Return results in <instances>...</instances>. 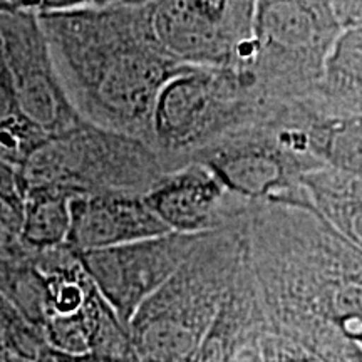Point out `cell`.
Instances as JSON below:
<instances>
[{"mask_svg": "<svg viewBox=\"0 0 362 362\" xmlns=\"http://www.w3.org/2000/svg\"><path fill=\"white\" fill-rule=\"evenodd\" d=\"M245 228L267 327L319 362H362V250L302 187L248 203Z\"/></svg>", "mask_w": 362, "mask_h": 362, "instance_id": "6da1fadb", "label": "cell"}, {"mask_svg": "<svg viewBox=\"0 0 362 362\" xmlns=\"http://www.w3.org/2000/svg\"><path fill=\"white\" fill-rule=\"evenodd\" d=\"M39 22L79 116L148 143L158 94L185 66L153 40L143 0L39 16Z\"/></svg>", "mask_w": 362, "mask_h": 362, "instance_id": "7a4b0ae2", "label": "cell"}, {"mask_svg": "<svg viewBox=\"0 0 362 362\" xmlns=\"http://www.w3.org/2000/svg\"><path fill=\"white\" fill-rule=\"evenodd\" d=\"M248 210V206H247ZM247 211L203 235L185 264L148 297L129 322L141 362H193L247 250Z\"/></svg>", "mask_w": 362, "mask_h": 362, "instance_id": "3957f363", "label": "cell"}, {"mask_svg": "<svg viewBox=\"0 0 362 362\" xmlns=\"http://www.w3.org/2000/svg\"><path fill=\"white\" fill-rule=\"evenodd\" d=\"M342 30L332 0H257L252 54L237 74L262 103H305Z\"/></svg>", "mask_w": 362, "mask_h": 362, "instance_id": "277c9868", "label": "cell"}, {"mask_svg": "<svg viewBox=\"0 0 362 362\" xmlns=\"http://www.w3.org/2000/svg\"><path fill=\"white\" fill-rule=\"evenodd\" d=\"M233 197L267 202L302 187V178L325 168L310 149L304 103H267L259 119L221 136L194 158Z\"/></svg>", "mask_w": 362, "mask_h": 362, "instance_id": "5b68a950", "label": "cell"}, {"mask_svg": "<svg viewBox=\"0 0 362 362\" xmlns=\"http://www.w3.org/2000/svg\"><path fill=\"white\" fill-rule=\"evenodd\" d=\"M265 104L235 71L185 66L158 94L148 143L171 173L221 136L259 119Z\"/></svg>", "mask_w": 362, "mask_h": 362, "instance_id": "8992f818", "label": "cell"}, {"mask_svg": "<svg viewBox=\"0 0 362 362\" xmlns=\"http://www.w3.org/2000/svg\"><path fill=\"white\" fill-rule=\"evenodd\" d=\"M170 173L144 139L83 121L51 138L21 171L27 187H51L74 197L144 194Z\"/></svg>", "mask_w": 362, "mask_h": 362, "instance_id": "52a82bcc", "label": "cell"}, {"mask_svg": "<svg viewBox=\"0 0 362 362\" xmlns=\"http://www.w3.org/2000/svg\"><path fill=\"white\" fill-rule=\"evenodd\" d=\"M257 0H143L149 34L183 66L242 71L252 54Z\"/></svg>", "mask_w": 362, "mask_h": 362, "instance_id": "ba28073f", "label": "cell"}, {"mask_svg": "<svg viewBox=\"0 0 362 362\" xmlns=\"http://www.w3.org/2000/svg\"><path fill=\"white\" fill-rule=\"evenodd\" d=\"M0 39L22 115L49 138L78 128L84 119L59 79L39 17L0 11Z\"/></svg>", "mask_w": 362, "mask_h": 362, "instance_id": "9c48e42d", "label": "cell"}, {"mask_svg": "<svg viewBox=\"0 0 362 362\" xmlns=\"http://www.w3.org/2000/svg\"><path fill=\"white\" fill-rule=\"evenodd\" d=\"M203 235L170 232L78 255L101 296L129 327L139 305L185 264Z\"/></svg>", "mask_w": 362, "mask_h": 362, "instance_id": "30bf717a", "label": "cell"}, {"mask_svg": "<svg viewBox=\"0 0 362 362\" xmlns=\"http://www.w3.org/2000/svg\"><path fill=\"white\" fill-rule=\"evenodd\" d=\"M149 210L176 233H206L237 223L248 202L233 197L202 163L171 171L144 194Z\"/></svg>", "mask_w": 362, "mask_h": 362, "instance_id": "8fae6325", "label": "cell"}, {"mask_svg": "<svg viewBox=\"0 0 362 362\" xmlns=\"http://www.w3.org/2000/svg\"><path fill=\"white\" fill-rule=\"evenodd\" d=\"M170 233L141 194L107 193L74 197L67 245L78 253L106 250Z\"/></svg>", "mask_w": 362, "mask_h": 362, "instance_id": "7c38bea8", "label": "cell"}, {"mask_svg": "<svg viewBox=\"0 0 362 362\" xmlns=\"http://www.w3.org/2000/svg\"><path fill=\"white\" fill-rule=\"evenodd\" d=\"M267 319L253 275L248 243L237 277L206 330L193 362H233L242 349L259 344Z\"/></svg>", "mask_w": 362, "mask_h": 362, "instance_id": "4fadbf2b", "label": "cell"}, {"mask_svg": "<svg viewBox=\"0 0 362 362\" xmlns=\"http://www.w3.org/2000/svg\"><path fill=\"white\" fill-rule=\"evenodd\" d=\"M317 115H362V25L346 27L330 51L322 78L304 103Z\"/></svg>", "mask_w": 362, "mask_h": 362, "instance_id": "5bb4252c", "label": "cell"}, {"mask_svg": "<svg viewBox=\"0 0 362 362\" xmlns=\"http://www.w3.org/2000/svg\"><path fill=\"white\" fill-rule=\"evenodd\" d=\"M302 188L317 214L362 250V176L325 166L304 176Z\"/></svg>", "mask_w": 362, "mask_h": 362, "instance_id": "9a60e30c", "label": "cell"}, {"mask_svg": "<svg viewBox=\"0 0 362 362\" xmlns=\"http://www.w3.org/2000/svg\"><path fill=\"white\" fill-rule=\"evenodd\" d=\"M71 200L66 192L51 187H27L19 237L30 250L64 245L71 228Z\"/></svg>", "mask_w": 362, "mask_h": 362, "instance_id": "2e32d148", "label": "cell"}, {"mask_svg": "<svg viewBox=\"0 0 362 362\" xmlns=\"http://www.w3.org/2000/svg\"><path fill=\"white\" fill-rule=\"evenodd\" d=\"M307 134L324 166L362 176V115L330 117L307 107Z\"/></svg>", "mask_w": 362, "mask_h": 362, "instance_id": "e0dca14e", "label": "cell"}, {"mask_svg": "<svg viewBox=\"0 0 362 362\" xmlns=\"http://www.w3.org/2000/svg\"><path fill=\"white\" fill-rule=\"evenodd\" d=\"M51 354L42 330L0 293V362H40Z\"/></svg>", "mask_w": 362, "mask_h": 362, "instance_id": "ac0fdd59", "label": "cell"}, {"mask_svg": "<svg viewBox=\"0 0 362 362\" xmlns=\"http://www.w3.org/2000/svg\"><path fill=\"white\" fill-rule=\"evenodd\" d=\"M104 297L98 287L90 292L88 302L79 312L71 315L51 317L44 325V336L52 351L62 354H84L90 351L93 319Z\"/></svg>", "mask_w": 362, "mask_h": 362, "instance_id": "d6986e66", "label": "cell"}, {"mask_svg": "<svg viewBox=\"0 0 362 362\" xmlns=\"http://www.w3.org/2000/svg\"><path fill=\"white\" fill-rule=\"evenodd\" d=\"M88 7L89 0H7L6 4V11L33 13L37 17L74 12Z\"/></svg>", "mask_w": 362, "mask_h": 362, "instance_id": "ffe728a7", "label": "cell"}, {"mask_svg": "<svg viewBox=\"0 0 362 362\" xmlns=\"http://www.w3.org/2000/svg\"><path fill=\"white\" fill-rule=\"evenodd\" d=\"M21 115L22 112L19 103H17L12 74L8 69L6 52H4L2 39H0V124H6Z\"/></svg>", "mask_w": 362, "mask_h": 362, "instance_id": "44dd1931", "label": "cell"}, {"mask_svg": "<svg viewBox=\"0 0 362 362\" xmlns=\"http://www.w3.org/2000/svg\"><path fill=\"white\" fill-rule=\"evenodd\" d=\"M25 185L21 171L16 170L8 163L0 160V200L6 202L13 210H24Z\"/></svg>", "mask_w": 362, "mask_h": 362, "instance_id": "7402d4cb", "label": "cell"}, {"mask_svg": "<svg viewBox=\"0 0 362 362\" xmlns=\"http://www.w3.org/2000/svg\"><path fill=\"white\" fill-rule=\"evenodd\" d=\"M344 29L362 25V0H332Z\"/></svg>", "mask_w": 362, "mask_h": 362, "instance_id": "603a6c76", "label": "cell"}, {"mask_svg": "<svg viewBox=\"0 0 362 362\" xmlns=\"http://www.w3.org/2000/svg\"><path fill=\"white\" fill-rule=\"evenodd\" d=\"M54 359L57 362H141L139 357H131V359H115V357L99 354V352H84V354H62V352L52 351Z\"/></svg>", "mask_w": 362, "mask_h": 362, "instance_id": "cb8c5ba5", "label": "cell"}, {"mask_svg": "<svg viewBox=\"0 0 362 362\" xmlns=\"http://www.w3.org/2000/svg\"><path fill=\"white\" fill-rule=\"evenodd\" d=\"M21 225H22L21 211L13 210V208L8 206L6 202L0 200V226H2V228L12 230V232L19 233Z\"/></svg>", "mask_w": 362, "mask_h": 362, "instance_id": "d4e9b609", "label": "cell"}, {"mask_svg": "<svg viewBox=\"0 0 362 362\" xmlns=\"http://www.w3.org/2000/svg\"><path fill=\"white\" fill-rule=\"evenodd\" d=\"M233 362H262L259 344H253V346H248L245 349L240 351Z\"/></svg>", "mask_w": 362, "mask_h": 362, "instance_id": "484cf974", "label": "cell"}, {"mask_svg": "<svg viewBox=\"0 0 362 362\" xmlns=\"http://www.w3.org/2000/svg\"><path fill=\"white\" fill-rule=\"evenodd\" d=\"M133 2H139V0H89V7L110 8V7L126 6V4H133Z\"/></svg>", "mask_w": 362, "mask_h": 362, "instance_id": "4316f807", "label": "cell"}, {"mask_svg": "<svg viewBox=\"0 0 362 362\" xmlns=\"http://www.w3.org/2000/svg\"><path fill=\"white\" fill-rule=\"evenodd\" d=\"M40 362H57L56 359H54V356L51 354V356H49V357H45V359H42V361H40Z\"/></svg>", "mask_w": 362, "mask_h": 362, "instance_id": "83f0119b", "label": "cell"}, {"mask_svg": "<svg viewBox=\"0 0 362 362\" xmlns=\"http://www.w3.org/2000/svg\"><path fill=\"white\" fill-rule=\"evenodd\" d=\"M6 4L7 0H0V11H6Z\"/></svg>", "mask_w": 362, "mask_h": 362, "instance_id": "f1b7e54d", "label": "cell"}]
</instances>
